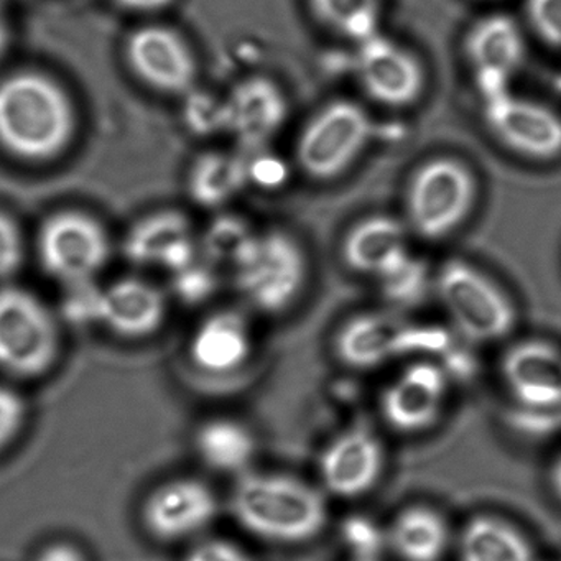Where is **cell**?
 <instances>
[{
  "mask_svg": "<svg viewBox=\"0 0 561 561\" xmlns=\"http://www.w3.org/2000/svg\"><path fill=\"white\" fill-rule=\"evenodd\" d=\"M124 60L137 81L165 96L186 94L198 80V58L192 44L170 25L134 28L124 44Z\"/></svg>",
  "mask_w": 561,
  "mask_h": 561,
  "instance_id": "obj_12",
  "label": "cell"
},
{
  "mask_svg": "<svg viewBox=\"0 0 561 561\" xmlns=\"http://www.w3.org/2000/svg\"><path fill=\"white\" fill-rule=\"evenodd\" d=\"M433 294L456 331L471 343L502 340L517 323L511 295L466 259H448L433 272Z\"/></svg>",
  "mask_w": 561,
  "mask_h": 561,
  "instance_id": "obj_4",
  "label": "cell"
},
{
  "mask_svg": "<svg viewBox=\"0 0 561 561\" xmlns=\"http://www.w3.org/2000/svg\"><path fill=\"white\" fill-rule=\"evenodd\" d=\"M354 561H377V560H363V558H356Z\"/></svg>",
  "mask_w": 561,
  "mask_h": 561,
  "instance_id": "obj_38",
  "label": "cell"
},
{
  "mask_svg": "<svg viewBox=\"0 0 561 561\" xmlns=\"http://www.w3.org/2000/svg\"><path fill=\"white\" fill-rule=\"evenodd\" d=\"M461 561H538L527 538L497 517L472 518L461 535Z\"/></svg>",
  "mask_w": 561,
  "mask_h": 561,
  "instance_id": "obj_23",
  "label": "cell"
},
{
  "mask_svg": "<svg viewBox=\"0 0 561 561\" xmlns=\"http://www.w3.org/2000/svg\"><path fill=\"white\" fill-rule=\"evenodd\" d=\"M383 297L393 307L409 308L422 304L425 295L433 291V272L428 265L412 255L402 267L379 282Z\"/></svg>",
  "mask_w": 561,
  "mask_h": 561,
  "instance_id": "obj_27",
  "label": "cell"
},
{
  "mask_svg": "<svg viewBox=\"0 0 561 561\" xmlns=\"http://www.w3.org/2000/svg\"><path fill=\"white\" fill-rule=\"evenodd\" d=\"M57 317L34 291L14 284L0 285V370L35 379L60 356Z\"/></svg>",
  "mask_w": 561,
  "mask_h": 561,
  "instance_id": "obj_7",
  "label": "cell"
},
{
  "mask_svg": "<svg viewBox=\"0 0 561 561\" xmlns=\"http://www.w3.org/2000/svg\"><path fill=\"white\" fill-rule=\"evenodd\" d=\"M242 180L244 173L236 160L228 157H209L196 172L193 190L195 195L205 202H225L238 192Z\"/></svg>",
  "mask_w": 561,
  "mask_h": 561,
  "instance_id": "obj_28",
  "label": "cell"
},
{
  "mask_svg": "<svg viewBox=\"0 0 561 561\" xmlns=\"http://www.w3.org/2000/svg\"><path fill=\"white\" fill-rule=\"evenodd\" d=\"M373 134L374 121L364 106L337 98L321 106L298 134L295 162L313 182H333L359 160Z\"/></svg>",
  "mask_w": 561,
  "mask_h": 561,
  "instance_id": "obj_6",
  "label": "cell"
},
{
  "mask_svg": "<svg viewBox=\"0 0 561 561\" xmlns=\"http://www.w3.org/2000/svg\"><path fill=\"white\" fill-rule=\"evenodd\" d=\"M502 376L515 399L527 409L561 407V350L547 341L514 344L502 357Z\"/></svg>",
  "mask_w": 561,
  "mask_h": 561,
  "instance_id": "obj_18",
  "label": "cell"
},
{
  "mask_svg": "<svg viewBox=\"0 0 561 561\" xmlns=\"http://www.w3.org/2000/svg\"><path fill=\"white\" fill-rule=\"evenodd\" d=\"M238 285L245 300L262 313H284L297 304L310 277L301 242L285 229L252 236L236 262Z\"/></svg>",
  "mask_w": 561,
  "mask_h": 561,
  "instance_id": "obj_5",
  "label": "cell"
},
{
  "mask_svg": "<svg viewBox=\"0 0 561 561\" xmlns=\"http://www.w3.org/2000/svg\"><path fill=\"white\" fill-rule=\"evenodd\" d=\"M12 31L11 22L5 14L4 5L0 4V64L8 57L9 48H11Z\"/></svg>",
  "mask_w": 561,
  "mask_h": 561,
  "instance_id": "obj_36",
  "label": "cell"
},
{
  "mask_svg": "<svg viewBox=\"0 0 561 561\" xmlns=\"http://www.w3.org/2000/svg\"><path fill=\"white\" fill-rule=\"evenodd\" d=\"M185 561H252L238 545L228 540H205L186 553Z\"/></svg>",
  "mask_w": 561,
  "mask_h": 561,
  "instance_id": "obj_33",
  "label": "cell"
},
{
  "mask_svg": "<svg viewBox=\"0 0 561 561\" xmlns=\"http://www.w3.org/2000/svg\"><path fill=\"white\" fill-rule=\"evenodd\" d=\"M453 346L448 331L416 324L392 313H360L337 331L334 350L346 366L370 369L412 354H443Z\"/></svg>",
  "mask_w": 561,
  "mask_h": 561,
  "instance_id": "obj_9",
  "label": "cell"
},
{
  "mask_svg": "<svg viewBox=\"0 0 561 561\" xmlns=\"http://www.w3.org/2000/svg\"><path fill=\"white\" fill-rule=\"evenodd\" d=\"M341 537L356 558L363 560H377V554L387 541V535L380 530L379 525L364 515L347 517L341 525Z\"/></svg>",
  "mask_w": 561,
  "mask_h": 561,
  "instance_id": "obj_30",
  "label": "cell"
},
{
  "mask_svg": "<svg viewBox=\"0 0 561 561\" xmlns=\"http://www.w3.org/2000/svg\"><path fill=\"white\" fill-rule=\"evenodd\" d=\"M165 317V295L146 278H119L98 291L96 323L126 340L152 336Z\"/></svg>",
  "mask_w": 561,
  "mask_h": 561,
  "instance_id": "obj_16",
  "label": "cell"
},
{
  "mask_svg": "<svg viewBox=\"0 0 561 561\" xmlns=\"http://www.w3.org/2000/svg\"><path fill=\"white\" fill-rule=\"evenodd\" d=\"M448 538L445 518L422 505L400 512L387 531V543L403 561H438Z\"/></svg>",
  "mask_w": 561,
  "mask_h": 561,
  "instance_id": "obj_22",
  "label": "cell"
},
{
  "mask_svg": "<svg viewBox=\"0 0 561 561\" xmlns=\"http://www.w3.org/2000/svg\"><path fill=\"white\" fill-rule=\"evenodd\" d=\"M27 416V407L21 393L0 386V451H4L21 433Z\"/></svg>",
  "mask_w": 561,
  "mask_h": 561,
  "instance_id": "obj_32",
  "label": "cell"
},
{
  "mask_svg": "<svg viewBox=\"0 0 561 561\" xmlns=\"http://www.w3.org/2000/svg\"><path fill=\"white\" fill-rule=\"evenodd\" d=\"M525 19L543 44L561 50V0H525Z\"/></svg>",
  "mask_w": 561,
  "mask_h": 561,
  "instance_id": "obj_31",
  "label": "cell"
},
{
  "mask_svg": "<svg viewBox=\"0 0 561 561\" xmlns=\"http://www.w3.org/2000/svg\"><path fill=\"white\" fill-rule=\"evenodd\" d=\"M234 517L245 530L267 540H310L327 524L323 495L285 474H245L231 497Z\"/></svg>",
  "mask_w": 561,
  "mask_h": 561,
  "instance_id": "obj_2",
  "label": "cell"
},
{
  "mask_svg": "<svg viewBox=\"0 0 561 561\" xmlns=\"http://www.w3.org/2000/svg\"><path fill=\"white\" fill-rule=\"evenodd\" d=\"M308 5L321 27L353 44L379 32L383 0H308Z\"/></svg>",
  "mask_w": 561,
  "mask_h": 561,
  "instance_id": "obj_26",
  "label": "cell"
},
{
  "mask_svg": "<svg viewBox=\"0 0 561 561\" xmlns=\"http://www.w3.org/2000/svg\"><path fill=\"white\" fill-rule=\"evenodd\" d=\"M80 123L70 91L45 71L0 78V150L27 165L57 162L73 146Z\"/></svg>",
  "mask_w": 561,
  "mask_h": 561,
  "instance_id": "obj_1",
  "label": "cell"
},
{
  "mask_svg": "<svg viewBox=\"0 0 561 561\" xmlns=\"http://www.w3.org/2000/svg\"><path fill=\"white\" fill-rule=\"evenodd\" d=\"M127 244L130 257L142 264L185 265L192 257L188 226L172 213L144 221Z\"/></svg>",
  "mask_w": 561,
  "mask_h": 561,
  "instance_id": "obj_24",
  "label": "cell"
},
{
  "mask_svg": "<svg viewBox=\"0 0 561 561\" xmlns=\"http://www.w3.org/2000/svg\"><path fill=\"white\" fill-rule=\"evenodd\" d=\"M27 244L14 216L0 209V285L12 284L24 267Z\"/></svg>",
  "mask_w": 561,
  "mask_h": 561,
  "instance_id": "obj_29",
  "label": "cell"
},
{
  "mask_svg": "<svg viewBox=\"0 0 561 561\" xmlns=\"http://www.w3.org/2000/svg\"><path fill=\"white\" fill-rule=\"evenodd\" d=\"M382 445L364 426L341 433L324 449L320 461L324 485L340 497H357L373 489L382 474Z\"/></svg>",
  "mask_w": 561,
  "mask_h": 561,
  "instance_id": "obj_19",
  "label": "cell"
},
{
  "mask_svg": "<svg viewBox=\"0 0 561 561\" xmlns=\"http://www.w3.org/2000/svg\"><path fill=\"white\" fill-rule=\"evenodd\" d=\"M448 374L432 360L410 364L382 396V415L399 432H420L438 419Z\"/></svg>",
  "mask_w": 561,
  "mask_h": 561,
  "instance_id": "obj_17",
  "label": "cell"
},
{
  "mask_svg": "<svg viewBox=\"0 0 561 561\" xmlns=\"http://www.w3.org/2000/svg\"><path fill=\"white\" fill-rule=\"evenodd\" d=\"M34 561H88V558L75 545L58 541L45 547Z\"/></svg>",
  "mask_w": 561,
  "mask_h": 561,
  "instance_id": "obj_34",
  "label": "cell"
},
{
  "mask_svg": "<svg viewBox=\"0 0 561 561\" xmlns=\"http://www.w3.org/2000/svg\"><path fill=\"white\" fill-rule=\"evenodd\" d=\"M488 133L514 156L547 163L561 157V113L531 98L508 93L482 101Z\"/></svg>",
  "mask_w": 561,
  "mask_h": 561,
  "instance_id": "obj_11",
  "label": "cell"
},
{
  "mask_svg": "<svg viewBox=\"0 0 561 561\" xmlns=\"http://www.w3.org/2000/svg\"><path fill=\"white\" fill-rule=\"evenodd\" d=\"M356 47V80L373 103L393 111L420 103L428 87V73L415 51L379 32Z\"/></svg>",
  "mask_w": 561,
  "mask_h": 561,
  "instance_id": "obj_10",
  "label": "cell"
},
{
  "mask_svg": "<svg viewBox=\"0 0 561 561\" xmlns=\"http://www.w3.org/2000/svg\"><path fill=\"white\" fill-rule=\"evenodd\" d=\"M462 54L482 101L501 96L527 60L524 28L511 15H485L466 32Z\"/></svg>",
  "mask_w": 561,
  "mask_h": 561,
  "instance_id": "obj_13",
  "label": "cell"
},
{
  "mask_svg": "<svg viewBox=\"0 0 561 561\" xmlns=\"http://www.w3.org/2000/svg\"><path fill=\"white\" fill-rule=\"evenodd\" d=\"M478 198V176L468 163L453 156L432 157L407 182L402 219L412 238L435 244L468 222Z\"/></svg>",
  "mask_w": 561,
  "mask_h": 561,
  "instance_id": "obj_3",
  "label": "cell"
},
{
  "mask_svg": "<svg viewBox=\"0 0 561 561\" xmlns=\"http://www.w3.org/2000/svg\"><path fill=\"white\" fill-rule=\"evenodd\" d=\"M218 514L215 492L203 481L173 479L150 492L144 502L142 522L160 541H179L211 524Z\"/></svg>",
  "mask_w": 561,
  "mask_h": 561,
  "instance_id": "obj_14",
  "label": "cell"
},
{
  "mask_svg": "<svg viewBox=\"0 0 561 561\" xmlns=\"http://www.w3.org/2000/svg\"><path fill=\"white\" fill-rule=\"evenodd\" d=\"M117 8L139 14H156L165 11L175 0H111Z\"/></svg>",
  "mask_w": 561,
  "mask_h": 561,
  "instance_id": "obj_35",
  "label": "cell"
},
{
  "mask_svg": "<svg viewBox=\"0 0 561 561\" xmlns=\"http://www.w3.org/2000/svg\"><path fill=\"white\" fill-rule=\"evenodd\" d=\"M410 238L402 218L366 216L343 236L341 261L354 274L380 282L412 257Z\"/></svg>",
  "mask_w": 561,
  "mask_h": 561,
  "instance_id": "obj_15",
  "label": "cell"
},
{
  "mask_svg": "<svg viewBox=\"0 0 561 561\" xmlns=\"http://www.w3.org/2000/svg\"><path fill=\"white\" fill-rule=\"evenodd\" d=\"M551 488H553L554 494L561 499V456L554 462L553 468H551Z\"/></svg>",
  "mask_w": 561,
  "mask_h": 561,
  "instance_id": "obj_37",
  "label": "cell"
},
{
  "mask_svg": "<svg viewBox=\"0 0 561 561\" xmlns=\"http://www.w3.org/2000/svg\"><path fill=\"white\" fill-rule=\"evenodd\" d=\"M195 446L202 461L221 472L242 471L255 453L252 433L241 423L225 419L199 426Z\"/></svg>",
  "mask_w": 561,
  "mask_h": 561,
  "instance_id": "obj_25",
  "label": "cell"
},
{
  "mask_svg": "<svg viewBox=\"0 0 561 561\" xmlns=\"http://www.w3.org/2000/svg\"><path fill=\"white\" fill-rule=\"evenodd\" d=\"M193 363L208 373L238 369L251 354V330L242 314L222 310L206 318L190 344Z\"/></svg>",
  "mask_w": 561,
  "mask_h": 561,
  "instance_id": "obj_21",
  "label": "cell"
},
{
  "mask_svg": "<svg viewBox=\"0 0 561 561\" xmlns=\"http://www.w3.org/2000/svg\"><path fill=\"white\" fill-rule=\"evenodd\" d=\"M288 113L284 91L267 78L239 84L231 98V127L249 146L267 142L284 126Z\"/></svg>",
  "mask_w": 561,
  "mask_h": 561,
  "instance_id": "obj_20",
  "label": "cell"
},
{
  "mask_svg": "<svg viewBox=\"0 0 561 561\" xmlns=\"http://www.w3.org/2000/svg\"><path fill=\"white\" fill-rule=\"evenodd\" d=\"M35 252L48 277L67 287H87L110 264L113 242L90 213L61 209L42 222Z\"/></svg>",
  "mask_w": 561,
  "mask_h": 561,
  "instance_id": "obj_8",
  "label": "cell"
}]
</instances>
